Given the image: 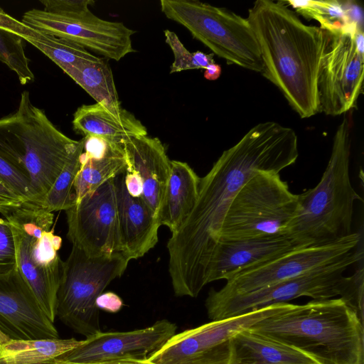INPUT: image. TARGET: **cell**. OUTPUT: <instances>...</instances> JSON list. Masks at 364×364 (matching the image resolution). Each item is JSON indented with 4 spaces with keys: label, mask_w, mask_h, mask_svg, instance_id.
I'll return each instance as SVG.
<instances>
[{
    "label": "cell",
    "mask_w": 364,
    "mask_h": 364,
    "mask_svg": "<svg viewBox=\"0 0 364 364\" xmlns=\"http://www.w3.org/2000/svg\"><path fill=\"white\" fill-rule=\"evenodd\" d=\"M16 251L14 234L9 223L0 218V275L16 269Z\"/></svg>",
    "instance_id": "cell-33"
},
{
    "label": "cell",
    "mask_w": 364,
    "mask_h": 364,
    "mask_svg": "<svg viewBox=\"0 0 364 364\" xmlns=\"http://www.w3.org/2000/svg\"><path fill=\"white\" fill-rule=\"evenodd\" d=\"M221 71L220 65L213 63L205 68L204 77L208 80H215L220 76Z\"/></svg>",
    "instance_id": "cell-40"
},
{
    "label": "cell",
    "mask_w": 364,
    "mask_h": 364,
    "mask_svg": "<svg viewBox=\"0 0 364 364\" xmlns=\"http://www.w3.org/2000/svg\"><path fill=\"white\" fill-rule=\"evenodd\" d=\"M96 304L100 309L115 313L121 309L123 306V301L116 294L106 292L102 293L98 296Z\"/></svg>",
    "instance_id": "cell-37"
},
{
    "label": "cell",
    "mask_w": 364,
    "mask_h": 364,
    "mask_svg": "<svg viewBox=\"0 0 364 364\" xmlns=\"http://www.w3.org/2000/svg\"><path fill=\"white\" fill-rule=\"evenodd\" d=\"M247 20L260 50L262 75L278 87L301 118L315 115L326 31L304 23L284 1H256Z\"/></svg>",
    "instance_id": "cell-2"
},
{
    "label": "cell",
    "mask_w": 364,
    "mask_h": 364,
    "mask_svg": "<svg viewBox=\"0 0 364 364\" xmlns=\"http://www.w3.org/2000/svg\"><path fill=\"white\" fill-rule=\"evenodd\" d=\"M228 364L315 363L287 345L245 330L230 338Z\"/></svg>",
    "instance_id": "cell-25"
},
{
    "label": "cell",
    "mask_w": 364,
    "mask_h": 364,
    "mask_svg": "<svg viewBox=\"0 0 364 364\" xmlns=\"http://www.w3.org/2000/svg\"><path fill=\"white\" fill-rule=\"evenodd\" d=\"M176 329L174 323L161 319L140 329L101 331L85 338L80 346L59 358L73 363H89L124 356L145 359L173 336Z\"/></svg>",
    "instance_id": "cell-17"
},
{
    "label": "cell",
    "mask_w": 364,
    "mask_h": 364,
    "mask_svg": "<svg viewBox=\"0 0 364 364\" xmlns=\"http://www.w3.org/2000/svg\"><path fill=\"white\" fill-rule=\"evenodd\" d=\"M67 237L73 246L98 257L121 252L114 178L65 210Z\"/></svg>",
    "instance_id": "cell-15"
},
{
    "label": "cell",
    "mask_w": 364,
    "mask_h": 364,
    "mask_svg": "<svg viewBox=\"0 0 364 364\" xmlns=\"http://www.w3.org/2000/svg\"><path fill=\"white\" fill-rule=\"evenodd\" d=\"M82 342L73 338L0 341V364H53Z\"/></svg>",
    "instance_id": "cell-26"
},
{
    "label": "cell",
    "mask_w": 364,
    "mask_h": 364,
    "mask_svg": "<svg viewBox=\"0 0 364 364\" xmlns=\"http://www.w3.org/2000/svg\"><path fill=\"white\" fill-rule=\"evenodd\" d=\"M0 28L11 33L33 45L61 70L77 67L96 55L73 42L53 36L23 23L0 8Z\"/></svg>",
    "instance_id": "cell-24"
},
{
    "label": "cell",
    "mask_w": 364,
    "mask_h": 364,
    "mask_svg": "<svg viewBox=\"0 0 364 364\" xmlns=\"http://www.w3.org/2000/svg\"><path fill=\"white\" fill-rule=\"evenodd\" d=\"M84 144L85 137L46 194L41 205L46 210L51 213L67 210L75 204L73 186L80 168V156L83 152Z\"/></svg>",
    "instance_id": "cell-29"
},
{
    "label": "cell",
    "mask_w": 364,
    "mask_h": 364,
    "mask_svg": "<svg viewBox=\"0 0 364 364\" xmlns=\"http://www.w3.org/2000/svg\"><path fill=\"white\" fill-rule=\"evenodd\" d=\"M81 141L61 132L26 90L17 109L0 119V155L29 178L33 201L39 205Z\"/></svg>",
    "instance_id": "cell-5"
},
{
    "label": "cell",
    "mask_w": 364,
    "mask_h": 364,
    "mask_svg": "<svg viewBox=\"0 0 364 364\" xmlns=\"http://www.w3.org/2000/svg\"><path fill=\"white\" fill-rule=\"evenodd\" d=\"M362 241V234L350 235L331 243L298 248L252 267L226 280L214 292L220 296L245 294L333 264L353 254Z\"/></svg>",
    "instance_id": "cell-12"
},
{
    "label": "cell",
    "mask_w": 364,
    "mask_h": 364,
    "mask_svg": "<svg viewBox=\"0 0 364 364\" xmlns=\"http://www.w3.org/2000/svg\"><path fill=\"white\" fill-rule=\"evenodd\" d=\"M43 10L52 13H77L89 11L92 0H41Z\"/></svg>",
    "instance_id": "cell-35"
},
{
    "label": "cell",
    "mask_w": 364,
    "mask_h": 364,
    "mask_svg": "<svg viewBox=\"0 0 364 364\" xmlns=\"http://www.w3.org/2000/svg\"><path fill=\"white\" fill-rule=\"evenodd\" d=\"M298 156L295 131L274 122L254 126L222 153L200 178L192 211L168 241V272L176 296L197 297L208 284L224 218L242 186L258 172L279 173Z\"/></svg>",
    "instance_id": "cell-1"
},
{
    "label": "cell",
    "mask_w": 364,
    "mask_h": 364,
    "mask_svg": "<svg viewBox=\"0 0 364 364\" xmlns=\"http://www.w3.org/2000/svg\"><path fill=\"white\" fill-rule=\"evenodd\" d=\"M166 43L171 48L174 60L171 66L170 73L183 70L204 68L215 63L213 54H206L200 50L191 53L180 41L178 36L170 30H165Z\"/></svg>",
    "instance_id": "cell-31"
},
{
    "label": "cell",
    "mask_w": 364,
    "mask_h": 364,
    "mask_svg": "<svg viewBox=\"0 0 364 364\" xmlns=\"http://www.w3.org/2000/svg\"><path fill=\"white\" fill-rule=\"evenodd\" d=\"M0 181L23 201H33L29 178L1 155Z\"/></svg>",
    "instance_id": "cell-32"
},
{
    "label": "cell",
    "mask_w": 364,
    "mask_h": 364,
    "mask_svg": "<svg viewBox=\"0 0 364 364\" xmlns=\"http://www.w3.org/2000/svg\"><path fill=\"white\" fill-rule=\"evenodd\" d=\"M350 117L346 113L320 181L298 195L297 210L285 233L296 248L331 243L353 233L354 205L362 198L350 178Z\"/></svg>",
    "instance_id": "cell-4"
},
{
    "label": "cell",
    "mask_w": 364,
    "mask_h": 364,
    "mask_svg": "<svg viewBox=\"0 0 364 364\" xmlns=\"http://www.w3.org/2000/svg\"><path fill=\"white\" fill-rule=\"evenodd\" d=\"M53 364H154L152 363L147 362L145 359H141L138 358H134L131 356H124L121 358H112L103 360L94 363H69L60 359L56 358Z\"/></svg>",
    "instance_id": "cell-39"
},
{
    "label": "cell",
    "mask_w": 364,
    "mask_h": 364,
    "mask_svg": "<svg viewBox=\"0 0 364 364\" xmlns=\"http://www.w3.org/2000/svg\"><path fill=\"white\" fill-rule=\"evenodd\" d=\"M127 168L138 173L143 183L141 198L159 220L171 173L169 160L162 142L157 137L137 136L122 144Z\"/></svg>",
    "instance_id": "cell-19"
},
{
    "label": "cell",
    "mask_w": 364,
    "mask_h": 364,
    "mask_svg": "<svg viewBox=\"0 0 364 364\" xmlns=\"http://www.w3.org/2000/svg\"><path fill=\"white\" fill-rule=\"evenodd\" d=\"M355 31H326L317 84L318 112L338 116L355 107L362 90L364 71V52L356 46Z\"/></svg>",
    "instance_id": "cell-14"
},
{
    "label": "cell",
    "mask_w": 364,
    "mask_h": 364,
    "mask_svg": "<svg viewBox=\"0 0 364 364\" xmlns=\"http://www.w3.org/2000/svg\"><path fill=\"white\" fill-rule=\"evenodd\" d=\"M96 102L112 109L121 107L112 69L104 58L62 70Z\"/></svg>",
    "instance_id": "cell-27"
},
{
    "label": "cell",
    "mask_w": 364,
    "mask_h": 364,
    "mask_svg": "<svg viewBox=\"0 0 364 364\" xmlns=\"http://www.w3.org/2000/svg\"><path fill=\"white\" fill-rule=\"evenodd\" d=\"M296 12L320 23V28L331 33L355 31L362 25L350 20L342 2L336 0L284 1Z\"/></svg>",
    "instance_id": "cell-28"
},
{
    "label": "cell",
    "mask_w": 364,
    "mask_h": 364,
    "mask_svg": "<svg viewBox=\"0 0 364 364\" xmlns=\"http://www.w3.org/2000/svg\"><path fill=\"white\" fill-rule=\"evenodd\" d=\"M21 21L37 30L73 42L101 55L119 60L134 52L132 36L134 31L123 23L104 20L90 10L77 13H52L32 9Z\"/></svg>",
    "instance_id": "cell-13"
},
{
    "label": "cell",
    "mask_w": 364,
    "mask_h": 364,
    "mask_svg": "<svg viewBox=\"0 0 364 364\" xmlns=\"http://www.w3.org/2000/svg\"><path fill=\"white\" fill-rule=\"evenodd\" d=\"M200 178L186 162L171 161V173L166 187L159 223L173 234L181 226L197 200Z\"/></svg>",
    "instance_id": "cell-23"
},
{
    "label": "cell",
    "mask_w": 364,
    "mask_h": 364,
    "mask_svg": "<svg viewBox=\"0 0 364 364\" xmlns=\"http://www.w3.org/2000/svg\"><path fill=\"white\" fill-rule=\"evenodd\" d=\"M125 171L114 177L121 252L130 261L143 257L158 242L161 226L154 213L140 198L126 188Z\"/></svg>",
    "instance_id": "cell-18"
},
{
    "label": "cell",
    "mask_w": 364,
    "mask_h": 364,
    "mask_svg": "<svg viewBox=\"0 0 364 364\" xmlns=\"http://www.w3.org/2000/svg\"><path fill=\"white\" fill-rule=\"evenodd\" d=\"M126 188L132 197H141L143 192V183L138 173L132 169L126 168L124 175Z\"/></svg>",
    "instance_id": "cell-38"
},
{
    "label": "cell",
    "mask_w": 364,
    "mask_h": 364,
    "mask_svg": "<svg viewBox=\"0 0 364 364\" xmlns=\"http://www.w3.org/2000/svg\"><path fill=\"white\" fill-rule=\"evenodd\" d=\"M248 330L292 348L315 364H363V323L341 298L289 303Z\"/></svg>",
    "instance_id": "cell-3"
},
{
    "label": "cell",
    "mask_w": 364,
    "mask_h": 364,
    "mask_svg": "<svg viewBox=\"0 0 364 364\" xmlns=\"http://www.w3.org/2000/svg\"><path fill=\"white\" fill-rule=\"evenodd\" d=\"M296 248L286 236L220 241L208 272V284L228 280L236 273L274 259Z\"/></svg>",
    "instance_id": "cell-20"
},
{
    "label": "cell",
    "mask_w": 364,
    "mask_h": 364,
    "mask_svg": "<svg viewBox=\"0 0 364 364\" xmlns=\"http://www.w3.org/2000/svg\"><path fill=\"white\" fill-rule=\"evenodd\" d=\"M289 304L264 306L176 333L146 360L154 364H228L230 338L284 309Z\"/></svg>",
    "instance_id": "cell-11"
},
{
    "label": "cell",
    "mask_w": 364,
    "mask_h": 364,
    "mask_svg": "<svg viewBox=\"0 0 364 364\" xmlns=\"http://www.w3.org/2000/svg\"><path fill=\"white\" fill-rule=\"evenodd\" d=\"M0 61L14 72L21 85L34 81L35 76L29 67L23 40L0 28Z\"/></svg>",
    "instance_id": "cell-30"
},
{
    "label": "cell",
    "mask_w": 364,
    "mask_h": 364,
    "mask_svg": "<svg viewBox=\"0 0 364 364\" xmlns=\"http://www.w3.org/2000/svg\"><path fill=\"white\" fill-rule=\"evenodd\" d=\"M363 258V251L355 252L346 258L325 267L253 291L220 296L212 289L205 307L210 321L238 316L264 306L286 303L309 296L314 300L333 299L343 295L347 282L345 271Z\"/></svg>",
    "instance_id": "cell-10"
},
{
    "label": "cell",
    "mask_w": 364,
    "mask_h": 364,
    "mask_svg": "<svg viewBox=\"0 0 364 364\" xmlns=\"http://www.w3.org/2000/svg\"><path fill=\"white\" fill-rule=\"evenodd\" d=\"M129 262L119 252L92 257L73 246L67 259L63 261L56 318L85 338L100 332L97 299L124 274Z\"/></svg>",
    "instance_id": "cell-7"
},
{
    "label": "cell",
    "mask_w": 364,
    "mask_h": 364,
    "mask_svg": "<svg viewBox=\"0 0 364 364\" xmlns=\"http://www.w3.org/2000/svg\"><path fill=\"white\" fill-rule=\"evenodd\" d=\"M23 201L10 188L0 181V213L4 216L11 210L20 205Z\"/></svg>",
    "instance_id": "cell-36"
},
{
    "label": "cell",
    "mask_w": 364,
    "mask_h": 364,
    "mask_svg": "<svg viewBox=\"0 0 364 364\" xmlns=\"http://www.w3.org/2000/svg\"><path fill=\"white\" fill-rule=\"evenodd\" d=\"M363 263L353 275L347 277V282L343 295L339 297L352 309L363 323Z\"/></svg>",
    "instance_id": "cell-34"
},
{
    "label": "cell",
    "mask_w": 364,
    "mask_h": 364,
    "mask_svg": "<svg viewBox=\"0 0 364 364\" xmlns=\"http://www.w3.org/2000/svg\"><path fill=\"white\" fill-rule=\"evenodd\" d=\"M53 216L32 201L22 203L4 215L14 234L17 269L54 323L63 260L58 255L62 239L50 230Z\"/></svg>",
    "instance_id": "cell-6"
},
{
    "label": "cell",
    "mask_w": 364,
    "mask_h": 364,
    "mask_svg": "<svg viewBox=\"0 0 364 364\" xmlns=\"http://www.w3.org/2000/svg\"><path fill=\"white\" fill-rule=\"evenodd\" d=\"M297 208L298 195L291 192L279 173L258 172L232 200L219 242L285 236Z\"/></svg>",
    "instance_id": "cell-9"
},
{
    "label": "cell",
    "mask_w": 364,
    "mask_h": 364,
    "mask_svg": "<svg viewBox=\"0 0 364 364\" xmlns=\"http://www.w3.org/2000/svg\"><path fill=\"white\" fill-rule=\"evenodd\" d=\"M59 338L17 268L0 275V341Z\"/></svg>",
    "instance_id": "cell-16"
},
{
    "label": "cell",
    "mask_w": 364,
    "mask_h": 364,
    "mask_svg": "<svg viewBox=\"0 0 364 364\" xmlns=\"http://www.w3.org/2000/svg\"><path fill=\"white\" fill-rule=\"evenodd\" d=\"M160 6L167 18L185 27L213 54L228 64L261 73L260 50L247 18L196 0H161Z\"/></svg>",
    "instance_id": "cell-8"
},
{
    "label": "cell",
    "mask_w": 364,
    "mask_h": 364,
    "mask_svg": "<svg viewBox=\"0 0 364 364\" xmlns=\"http://www.w3.org/2000/svg\"><path fill=\"white\" fill-rule=\"evenodd\" d=\"M72 123L73 129L84 136H94L119 144L134 137L147 135L146 127L130 112L99 103L79 107Z\"/></svg>",
    "instance_id": "cell-22"
},
{
    "label": "cell",
    "mask_w": 364,
    "mask_h": 364,
    "mask_svg": "<svg viewBox=\"0 0 364 364\" xmlns=\"http://www.w3.org/2000/svg\"><path fill=\"white\" fill-rule=\"evenodd\" d=\"M80 156V168L73 191L75 203L108 180L126 171L127 163L122 144L88 136Z\"/></svg>",
    "instance_id": "cell-21"
}]
</instances>
